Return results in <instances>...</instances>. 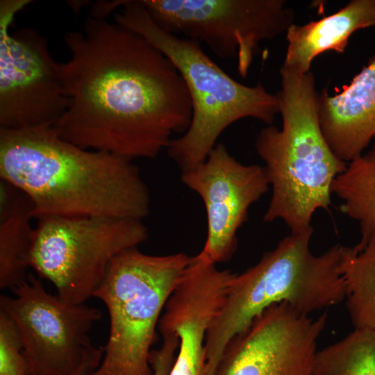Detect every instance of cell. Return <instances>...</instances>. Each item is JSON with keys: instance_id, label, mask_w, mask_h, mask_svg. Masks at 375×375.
<instances>
[{"instance_id": "cell-17", "label": "cell", "mask_w": 375, "mask_h": 375, "mask_svg": "<svg viewBox=\"0 0 375 375\" xmlns=\"http://www.w3.org/2000/svg\"><path fill=\"white\" fill-rule=\"evenodd\" d=\"M341 272L346 308L354 328L375 331V231L359 251L342 247Z\"/></svg>"}, {"instance_id": "cell-5", "label": "cell", "mask_w": 375, "mask_h": 375, "mask_svg": "<svg viewBox=\"0 0 375 375\" xmlns=\"http://www.w3.org/2000/svg\"><path fill=\"white\" fill-rule=\"evenodd\" d=\"M114 20L165 54L186 84L192 103L191 122L167 149L182 172L203 162L219 135L234 122L252 117L272 125L279 113L276 94L260 83L248 86L233 79L208 56L201 43L158 26L140 0H123Z\"/></svg>"}, {"instance_id": "cell-15", "label": "cell", "mask_w": 375, "mask_h": 375, "mask_svg": "<svg viewBox=\"0 0 375 375\" xmlns=\"http://www.w3.org/2000/svg\"><path fill=\"white\" fill-rule=\"evenodd\" d=\"M0 288L12 289L27 279L34 228L33 204L11 183L0 182Z\"/></svg>"}, {"instance_id": "cell-2", "label": "cell", "mask_w": 375, "mask_h": 375, "mask_svg": "<svg viewBox=\"0 0 375 375\" xmlns=\"http://www.w3.org/2000/svg\"><path fill=\"white\" fill-rule=\"evenodd\" d=\"M0 177L23 192L35 219L104 216L142 219L150 196L132 160L81 148L52 126L0 128Z\"/></svg>"}, {"instance_id": "cell-7", "label": "cell", "mask_w": 375, "mask_h": 375, "mask_svg": "<svg viewBox=\"0 0 375 375\" xmlns=\"http://www.w3.org/2000/svg\"><path fill=\"white\" fill-rule=\"evenodd\" d=\"M29 267L50 281L62 301L84 303L102 283L112 258L148 238L142 219L104 216L37 219Z\"/></svg>"}, {"instance_id": "cell-6", "label": "cell", "mask_w": 375, "mask_h": 375, "mask_svg": "<svg viewBox=\"0 0 375 375\" xmlns=\"http://www.w3.org/2000/svg\"><path fill=\"white\" fill-rule=\"evenodd\" d=\"M192 257L152 256L138 247L109 264L93 297L107 308L110 334L99 367L90 375H152L151 348L165 306Z\"/></svg>"}, {"instance_id": "cell-13", "label": "cell", "mask_w": 375, "mask_h": 375, "mask_svg": "<svg viewBox=\"0 0 375 375\" xmlns=\"http://www.w3.org/2000/svg\"><path fill=\"white\" fill-rule=\"evenodd\" d=\"M320 127L328 144L349 162L375 137V55L343 90L319 94Z\"/></svg>"}, {"instance_id": "cell-3", "label": "cell", "mask_w": 375, "mask_h": 375, "mask_svg": "<svg viewBox=\"0 0 375 375\" xmlns=\"http://www.w3.org/2000/svg\"><path fill=\"white\" fill-rule=\"evenodd\" d=\"M276 96L283 126L267 125L255 141L257 153L272 188L265 222L283 220L290 233L312 228L316 210H328L332 185L347 162L332 151L319 122V93L313 74L281 67Z\"/></svg>"}, {"instance_id": "cell-19", "label": "cell", "mask_w": 375, "mask_h": 375, "mask_svg": "<svg viewBox=\"0 0 375 375\" xmlns=\"http://www.w3.org/2000/svg\"><path fill=\"white\" fill-rule=\"evenodd\" d=\"M0 375H30L19 333L12 319L0 310Z\"/></svg>"}, {"instance_id": "cell-12", "label": "cell", "mask_w": 375, "mask_h": 375, "mask_svg": "<svg viewBox=\"0 0 375 375\" xmlns=\"http://www.w3.org/2000/svg\"><path fill=\"white\" fill-rule=\"evenodd\" d=\"M181 181L200 196L206 208L207 236L198 255L215 264L228 260L250 206L269 190L264 167L240 162L219 143L203 162L182 172Z\"/></svg>"}, {"instance_id": "cell-1", "label": "cell", "mask_w": 375, "mask_h": 375, "mask_svg": "<svg viewBox=\"0 0 375 375\" xmlns=\"http://www.w3.org/2000/svg\"><path fill=\"white\" fill-rule=\"evenodd\" d=\"M59 70L70 103L52 127L86 149L155 158L192 119L186 84L173 62L139 34L90 15L64 35Z\"/></svg>"}, {"instance_id": "cell-9", "label": "cell", "mask_w": 375, "mask_h": 375, "mask_svg": "<svg viewBox=\"0 0 375 375\" xmlns=\"http://www.w3.org/2000/svg\"><path fill=\"white\" fill-rule=\"evenodd\" d=\"M162 29L204 43L222 59L236 58L245 77L259 43L293 24L284 0H140Z\"/></svg>"}, {"instance_id": "cell-11", "label": "cell", "mask_w": 375, "mask_h": 375, "mask_svg": "<svg viewBox=\"0 0 375 375\" xmlns=\"http://www.w3.org/2000/svg\"><path fill=\"white\" fill-rule=\"evenodd\" d=\"M327 320L286 302L274 304L225 347L215 375H314L317 342Z\"/></svg>"}, {"instance_id": "cell-8", "label": "cell", "mask_w": 375, "mask_h": 375, "mask_svg": "<svg viewBox=\"0 0 375 375\" xmlns=\"http://www.w3.org/2000/svg\"><path fill=\"white\" fill-rule=\"evenodd\" d=\"M0 297V308L15 324L30 375H90L100 365L104 347L89 335L101 311L65 302L49 293L34 273Z\"/></svg>"}, {"instance_id": "cell-20", "label": "cell", "mask_w": 375, "mask_h": 375, "mask_svg": "<svg viewBox=\"0 0 375 375\" xmlns=\"http://www.w3.org/2000/svg\"><path fill=\"white\" fill-rule=\"evenodd\" d=\"M160 348L151 351L150 364L152 375H169L179 346L178 338L172 333H164Z\"/></svg>"}, {"instance_id": "cell-16", "label": "cell", "mask_w": 375, "mask_h": 375, "mask_svg": "<svg viewBox=\"0 0 375 375\" xmlns=\"http://www.w3.org/2000/svg\"><path fill=\"white\" fill-rule=\"evenodd\" d=\"M341 200L340 210L360 225V239L353 247L362 250L375 231V147L347 163L332 185Z\"/></svg>"}, {"instance_id": "cell-10", "label": "cell", "mask_w": 375, "mask_h": 375, "mask_svg": "<svg viewBox=\"0 0 375 375\" xmlns=\"http://www.w3.org/2000/svg\"><path fill=\"white\" fill-rule=\"evenodd\" d=\"M30 0L0 1V128L52 126L70 103L45 37L31 28L10 31Z\"/></svg>"}, {"instance_id": "cell-4", "label": "cell", "mask_w": 375, "mask_h": 375, "mask_svg": "<svg viewBox=\"0 0 375 375\" xmlns=\"http://www.w3.org/2000/svg\"><path fill=\"white\" fill-rule=\"evenodd\" d=\"M313 228L283 238L254 266L233 277L206 339L205 375H215L228 342L271 306L286 302L308 315L345 299L342 247L312 253Z\"/></svg>"}, {"instance_id": "cell-14", "label": "cell", "mask_w": 375, "mask_h": 375, "mask_svg": "<svg viewBox=\"0 0 375 375\" xmlns=\"http://www.w3.org/2000/svg\"><path fill=\"white\" fill-rule=\"evenodd\" d=\"M375 26V0H352L338 12L286 31L287 51L281 67L298 74L310 72L313 60L326 51H345L351 35Z\"/></svg>"}, {"instance_id": "cell-18", "label": "cell", "mask_w": 375, "mask_h": 375, "mask_svg": "<svg viewBox=\"0 0 375 375\" xmlns=\"http://www.w3.org/2000/svg\"><path fill=\"white\" fill-rule=\"evenodd\" d=\"M314 375H375V331L354 328L341 340L318 349Z\"/></svg>"}]
</instances>
